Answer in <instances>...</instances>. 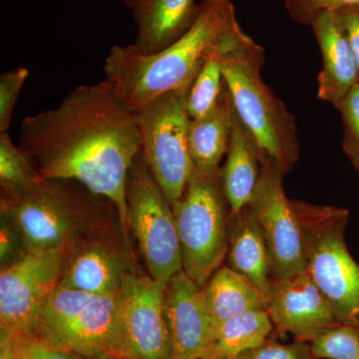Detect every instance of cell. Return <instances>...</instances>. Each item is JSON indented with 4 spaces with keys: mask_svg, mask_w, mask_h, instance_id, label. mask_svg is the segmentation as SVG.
Returning <instances> with one entry per match:
<instances>
[{
    "mask_svg": "<svg viewBox=\"0 0 359 359\" xmlns=\"http://www.w3.org/2000/svg\"><path fill=\"white\" fill-rule=\"evenodd\" d=\"M231 0H203L188 30L157 53L142 54L134 44L111 47L104 74L132 112L167 92L191 88L212 54L245 37Z\"/></svg>",
    "mask_w": 359,
    "mask_h": 359,
    "instance_id": "cell-2",
    "label": "cell"
},
{
    "mask_svg": "<svg viewBox=\"0 0 359 359\" xmlns=\"http://www.w3.org/2000/svg\"><path fill=\"white\" fill-rule=\"evenodd\" d=\"M266 311L280 334L309 342L339 323L308 271L273 278Z\"/></svg>",
    "mask_w": 359,
    "mask_h": 359,
    "instance_id": "cell-12",
    "label": "cell"
},
{
    "mask_svg": "<svg viewBox=\"0 0 359 359\" xmlns=\"http://www.w3.org/2000/svg\"><path fill=\"white\" fill-rule=\"evenodd\" d=\"M164 313L172 359L210 358L215 327L204 290L183 269L167 283Z\"/></svg>",
    "mask_w": 359,
    "mask_h": 359,
    "instance_id": "cell-13",
    "label": "cell"
},
{
    "mask_svg": "<svg viewBox=\"0 0 359 359\" xmlns=\"http://www.w3.org/2000/svg\"><path fill=\"white\" fill-rule=\"evenodd\" d=\"M228 259L230 268L244 276L268 297L271 290V259L256 217L249 205L231 216Z\"/></svg>",
    "mask_w": 359,
    "mask_h": 359,
    "instance_id": "cell-18",
    "label": "cell"
},
{
    "mask_svg": "<svg viewBox=\"0 0 359 359\" xmlns=\"http://www.w3.org/2000/svg\"><path fill=\"white\" fill-rule=\"evenodd\" d=\"M273 323L266 311H250L224 321L217 328L212 359H237L268 341Z\"/></svg>",
    "mask_w": 359,
    "mask_h": 359,
    "instance_id": "cell-22",
    "label": "cell"
},
{
    "mask_svg": "<svg viewBox=\"0 0 359 359\" xmlns=\"http://www.w3.org/2000/svg\"><path fill=\"white\" fill-rule=\"evenodd\" d=\"M337 20L355 56L359 69V6L346 7L335 11Z\"/></svg>",
    "mask_w": 359,
    "mask_h": 359,
    "instance_id": "cell-33",
    "label": "cell"
},
{
    "mask_svg": "<svg viewBox=\"0 0 359 359\" xmlns=\"http://www.w3.org/2000/svg\"><path fill=\"white\" fill-rule=\"evenodd\" d=\"M224 81L236 112L259 148L261 159H271L283 173L297 158L292 115L262 78L264 52L249 35L219 52Z\"/></svg>",
    "mask_w": 359,
    "mask_h": 359,
    "instance_id": "cell-3",
    "label": "cell"
},
{
    "mask_svg": "<svg viewBox=\"0 0 359 359\" xmlns=\"http://www.w3.org/2000/svg\"><path fill=\"white\" fill-rule=\"evenodd\" d=\"M126 199L129 229L138 242L149 276L167 283L183 269L176 219L142 151L130 168Z\"/></svg>",
    "mask_w": 359,
    "mask_h": 359,
    "instance_id": "cell-8",
    "label": "cell"
},
{
    "mask_svg": "<svg viewBox=\"0 0 359 359\" xmlns=\"http://www.w3.org/2000/svg\"><path fill=\"white\" fill-rule=\"evenodd\" d=\"M41 178L9 134L0 133V186L1 194L22 192Z\"/></svg>",
    "mask_w": 359,
    "mask_h": 359,
    "instance_id": "cell-24",
    "label": "cell"
},
{
    "mask_svg": "<svg viewBox=\"0 0 359 359\" xmlns=\"http://www.w3.org/2000/svg\"><path fill=\"white\" fill-rule=\"evenodd\" d=\"M101 198L76 181L41 177L22 192L1 194V212L15 224L26 252H50L76 243Z\"/></svg>",
    "mask_w": 359,
    "mask_h": 359,
    "instance_id": "cell-4",
    "label": "cell"
},
{
    "mask_svg": "<svg viewBox=\"0 0 359 359\" xmlns=\"http://www.w3.org/2000/svg\"><path fill=\"white\" fill-rule=\"evenodd\" d=\"M205 359H212V358H205Z\"/></svg>",
    "mask_w": 359,
    "mask_h": 359,
    "instance_id": "cell-37",
    "label": "cell"
},
{
    "mask_svg": "<svg viewBox=\"0 0 359 359\" xmlns=\"http://www.w3.org/2000/svg\"><path fill=\"white\" fill-rule=\"evenodd\" d=\"M222 169L194 170L185 193L172 205L183 271L204 289L228 254L229 226Z\"/></svg>",
    "mask_w": 359,
    "mask_h": 359,
    "instance_id": "cell-6",
    "label": "cell"
},
{
    "mask_svg": "<svg viewBox=\"0 0 359 359\" xmlns=\"http://www.w3.org/2000/svg\"><path fill=\"white\" fill-rule=\"evenodd\" d=\"M309 344L316 359H359V325L339 323Z\"/></svg>",
    "mask_w": 359,
    "mask_h": 359,
    "instance_id": "cell-26",
    "label": "cell"
},
{
    "mask_svg": "<svg viewBox=\"0 0 359 359\" xmlns=\"http://www.w3.org/2000/svg\"><path fill=\"white\" fill-rule=\"evenodd\" d=\"M339 109L346 124L344 148L359 166V83L344 97Z\"/></svg>",
    "mask_w": 359,
    "mask_h": 359,
    "instance_id": "cell-31",
    "label": "cell"
},
{
    "mask_svg": "<svg viewBox=\"0 0 359 359\" xmlns=\"http://www.w3.org/2000/svg\"><path fill=\"white\" fill-rule=\"evenodd\" d=\"M261 173L249 207L263 231L273 278L306 271L301 226L283 187V170L261 159Z\"/></svg>",
    "mask_w": 359,
    "mask_h": 359,
    "instance_id": "cell-11",
    "label": "cell"
},
{
    "mask_svg": "<svg viewBox=\"0 0 359 359\" xmlns=\"http://www.w3.org/2000/svg\"><path fill=\"white\" fill-rule=\"evenodd\" d=\"M72 245L50 252H26L16 263L1 269V327L39 337L45 306L60 283Z\"/></svg>",
    "mask_w": 359,
    "mask_h": 359,
    "instance_id": "cell-9",
    "label": "cell"
},
{
    "mask_svg": "<svg viewBox=\"0 0 359 359\" xmlns=\"http://www.w3.org/2000/svg\"><path fill=\"white\" fill-rule=\"evenodd\" d=\"M97 297L58 283L45 306L37 337L43 341L50 339L67 327Z\"/></svg>",
    "mask_w": 359,
    "mask_h": 359,
    "instance_id": "cell-23",
    "label": "cell"
},
{
    "mask_svg": "<svg viewBox=\"0 0 359 359\" xmlns=\"http://www.w3.org/2000/svg\"><path fill=\"white\" fill-rule=\"evenodd\" d=\"M20 150L46 179L72 180L114 205L130 249L127 180L141 153L136 115L107 81L82 85L21 123Z\"/></svg>",
    "mask_w": 359,
    "mask_h": 359,
    "instance_id": "cell-1",
    "label": "cell"
},
{
    "mask_svg": "<svg viewBox=\"0 0 359 359\" xmlns=\"http://www.w3.org/2000/svg\"><path fill=\"white\" fill-rule=\"evenodd\" d=\"M0 359H18L14 353L11 330L0 327Z\"/></svg>",
    "mask_w": 359,
    "mask_h": 359,
    "instance_id": "cell-34",
    "label": "cell"
},
{
    "mask_svg": "<svg viewBox=\"0 0 359 359\" xmlns=\"http://www.w3.org/2000/svg\"><path fill=\"white\" fill-rule=\"evenodd\" d=\"M311 27L323 56L318 97L339 108L347 93L359 83L355 56L335 11L321 14Z\"/></svg>",
    "mask_w": 359,
    "mask_h": 359,
    "instance_id": "cell-14",
    "label": "cell"
},
{
    "mask_svg": "<svg viewBox=\"0 0 359 359\" xmlns=\"http://www.w3.org/2000/svg\"><path fill=\"white\" fill-rule=\"evenodd\" d=\"M301 226L306 271L339 323L359 325V266L344 241L348 212L292 202Z\"/></svg>",
    "mask_w": 359,
    "mask_h": 359,
    "instance_id": "cell-5",
    "label": "cell"
},
{
    "mask_svg": "<svg viewBox=\"0 0 359 359\" xmlns=\"http://www.w3.org/2000/svg\"><path fill=\"white\" fill-rule=\"evenodd\" d=\"M26 250L18 229L8 215L1 212L0 224V263L1 269L11 266L25 256Z\"/></svg>",
    "mask_w": 359,
    "mask_h": 359,
    "instance_id": "cell-32",
    "label": "cell"
},
{
    "mask_svg": "<svg viewBox=\"0 0 359 359\" xmlns=\"http://www.w3.org/2000/svg\"><path fill=\"white\" fill-rule=\"evenodd\" d=\"M85 359H119L116 358L114 355H111V354H102V355L95 356V358H85Z\"/></svg>",
    "mask_w": 359,
    "mask_h": 359,
    "instance_id": "cell-35",
    "label": "cell"
},
{
    "mask_svg": "<svg viewBox=\"0 0 359 359\" xmlns=\"http://www.w3.org/2000/svg\"><path fill=\"white\" fill-rule=\"evenodd\" d=\"M205 306L215 327L250 311H266L268 297L230 266L219 268L205 285Z\"/></svg>",
    "mask_w": 359,
    "mask_h": 359,
    "instance_id": "cell-21",
    "label": "cell"
},
{
    "mask_svg": "<svg viewBox=\"0 0 359 359\" xmlns=\"http://www.w3.org/2000/svg\"><path fill=\"white\" fill-rule=\"evenodd\" d=\"M11 334L18 359H85L77 354L49 346L39 337L16 334L11 330Z\"/></svg>",
    "mask_w": 359,
    "mask_h": 359,
    "instance_id": "cell-29",
    "label": "cell"
},
{
    "mask_svg": "<svg viewBox=\"0 0 359 359\" xmlns=\"http://www.w3.org/2000/svg\"><path fill=\"white\" fill-rule=\"evenodd\" d=\"M235 108L224 82L216 106L199 119H192L189 149L194 167L203 173L219 169V163L228 152Z\"/></svg>",
    "mask_w": 359,
    "mask_h": 359,
    "instance_id": "cell-20",
    "label": "cell"
},
{
    "mask_svg": "<svg viewBox=\"0 0 359 359\" xmlns=\"http://www.w3.org/2000/svg\"><path fill=\"white\" fill-rule=\"evenodd\" d=\"M237 359H316L311 344L295 339L292 344L266 341L261 346L247 351Z\"/></svg>",
    "mask_w": 359,
    "mask_h": 359,
    "instance_id": "cell-30",
    "label": "cell"
},
{
    "mask_svg": "<svg viewBox=\"0 0 359 359\" xmlns=\"http://www.w3.org/2000/svg\"><path fill=\"white\" fill-rule=\"evenodd\" d=\"M189 91L167 92L135 113L142 154L171 205L185 193L194 170L189 149Z\"/></svg>",
    "mask_w": 359,
    "mask_h": 359,
    "instance_id": "cell-7",
    "label": "cell"
},
{
    "mask_svg": "<svg viewBox=\"0 0 359 359\" xmlns=\"http://www.w3.org/2000/svg\"><path fill=\"white\" fill-rule=\"evenodd\" d=\"M226 154L222 181L231 216H233L249 205L261 173L259 148L236 110Z\"/></svg>",
    "mask_w": 359,
    "mask_h": 359,
    "instance_id": "cell-19",
    "label": "cell"
},
{
    "mask_svg": "<svg viewBox=\"0 0 359 359\" xmlns=\"http://www.w3.org/2000/svg\"><path fill=\"white\" fill-rule=\"evenodd\" d=\"M167 283L129 273L117 294L114 356L172 359L164 313Z\"/></svg>",
    "mask_w": 359,
    "mask_h": 359,
    "instance_id": "cell-10",
    "label": "cell"
},
{
    "mask_svg": "<svg viewBox=\"0 0 359 359\" xmlns=\"http://www.w3.org/2000/svg\"><path fill=\"white\" fill-rule=\"evenodd\" d=\"M219 53L212 54L205 61L189 91L187 105L193 120L208 114L216 106L221 96L224 81Z\"/></svg>",
    "mask_w": 359,
    "mask_h": 359,
    "instance_id": "cell-25",
    "label": "cell"
},
{
    "mask_svg": "<svg viewBox=\"0 0 359 359\" xmlns=\"http://www.w3.org/2000/svg\"><path fill=\"white\" fill-rule=\"evenodd\" d=\"M128 266L121 257L97 243L71 248L61 276V285L87 294L107 297L119 292L128 275Z\"/></svg>",
    "mask_w": 359,
    "mask_h": 359,
    "instance_id": "cell-17",
    "label": "cell"
},
{
    "mask_svg": "<svg viewBox=\"0 0 359 359\" xmlns=\"http://www.w3.org/2000/svg\"><path fill=\"white\" fill-rule=\"evenodd\" d=\"M28 77L29 71L25 67L14 68L0 75V133L8 131L14 107Z\"/></svg>",
    "mask_w": 359,
    "mask_h": 359,
    "instance_id": "cell-27",
    "label": "cell"
},
{
    "mask_svg": "<svg viewBox=\"0 0 359 359\" xmlns=\"http://www.w3.org/2000/svg\"><path fill=\"white\" fill-rule=\"evenodd\" d=\"M122 1L124 2L127 6L130 7L132 6V4H133L134 0H122Z\"/></svg>",
    "mask_w": 359,
    "mask_h": 359,
    "instance_id": "cell-36",
    "label": "cell"
},
{
    "mask_svg": "<svg viewBox=\"0 0 359 359\" xmlns=\"http://www.w3.org/2000/svg\"><path fill=\"white\" fill-rule=\"evenodd\" d=\"M117 294L97 297L67 327L47 340V344L92 358L114 355Z\"/></svg>",
    "mask_w": 359,
    "mask_h": 359,
    "instance_id": "cell-15",
    "label": "cell"
},
{
    "mask_svg": "<svg viewBox=\"0 0 359 359\" xmlns=\"http://www.w3.org/2000/svg\"><path fill=\"white\" fill-rule=\"evenodd\" d=\"M130 8L137 25L135 47L150 55L166 48L188 30L198 6L195 0H134Z\"/></svg>",
    "mask_w": 359,
    "mask_h": 359,
    "instance_id": "cell-16",
    "label": "cell"
},
{
    "mask_svg": "<svg viewBox=\"0 0 359 359\" xmlns=\"http://www.w3.org/2000/svg\"><path fill=\"white\" fill-rule=\"evenodd\" d=\"M283 4L292 20L299 25L311 26L321 14L359 6V0H283Z\"/></svg>",
    "mask_w": 359,
    "mask_h": 359,
    "instance_id": "cell-28",
    "label": "cell"
}]
</instances>
